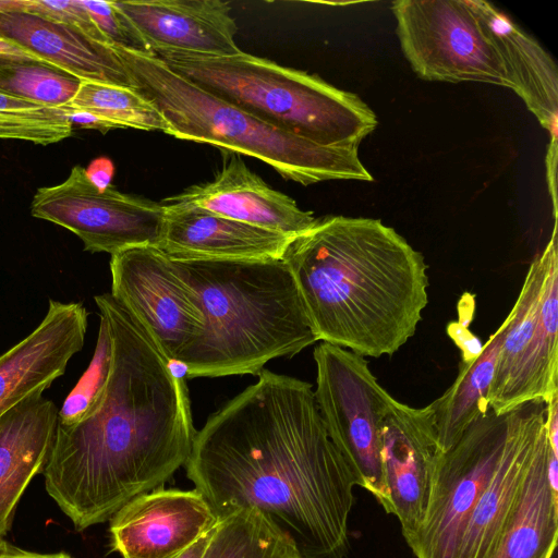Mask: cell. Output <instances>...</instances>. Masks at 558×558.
<instances>
[{"label": "cell", "instance_id": "6da1fadb", "mask_svg": "<svg viewBox=\"0 0 558 558\" xmlns=\"http://www.w3.org/2000/svg\"><path fill=\"white\" fill-rule=\"evenodd\" d=\"M196 432L186 476L218 518L255 509L301 558H343L360 478L329 437L312 384L263 369Z\"/></svg>", "mask_w": 558, "mask_h": 558}, {"label": "cell", "instance_id": "7a4b0ae2", "mask_svg": "<svg viewBox=\"0 0 558 558\" xmlns=\"http://www.w3.org/2000/svg\"><path fill=\"white\" fill-rule=\"evenodd\" d=\"M95 302L112 340L108 383L80 420L57 424L41 471L77 531L161 487L185 465L196 434L186 378L110 293Z\"/></svg>", "mask_w": 558, "mask_h": 558}, {"label": "cell", "instance_id": "3957f363", "mask_svg": "<svg viewBox=\"0 0 558 558\" xmlns=\"http://www.w3.org/2000/svg\"><path fill=\"white\" fill-rule=\"evenodd\" d=\"M317 341L364 357L391 356L428 304V266L379 219L317 218L283 256Z\"/></svg>", "mask_w": 558, "mask_h": 558}, {"label": "cell", "instance_id": "277c9868", "mask_svg": "<svg viewBox=\"0 0 558 558\" xmlns=\"http://www.w3.org/2000/svg\"><path fill=\"white\" fill-rule=\"evenodd\" d=\"M174 262L197 292L205 319L181 361L186 379L258 375L270 360L317 342L283 259Z\"/></svg>", "mask_w": 558, "mask_h": 558}, {"label": "cell", "instance_id": "5b68a950", "mask_svg": "<svg viewBox=\"0 0 558 558\" xmlns=\"http://www.w3.org/2000/svg\"><path fill=\"white\" fill-rule=\"evenodd\" d=\"M133 89L167 120L168 134L259 159L303 185L330 180L372 181L356 147L324 146L296 137L208 94L153 53L118 46Z\"/></svg>", "mask_w": 558, "mask_h": 558}, {"label": "cell", "instance_id": "8992f818", "mask_svg": "<svg viewBox=\"0 0 558 558\" xmlns=\"http://www.w3.org/2000/svg\"><path fill=\"white\" fill-rule=\"evenodd\" d=\"M151 53L208 94L315 144L359 148L378 124L356 94L265 58L243 51L221 57L165 49Z\"/></svg>", "mask_w": 558, "mask_h": 558}, {"label": "cell", "instance_id": "52a82bcc", "mask_svg": "<svg viewBox=\"0 0 558 558\" xmlns=\"http://www.w3.org/2000/svg\"><path fill=\"white\" fill-rule=\"evenodd\" d=\"M487 407L505 414L558 397L557 223L530 264L515 303L505 318Z\"/></svg>", "mask_w": 558, "mask_h": 558}, {"label": "cell", "instance_id": "ba28073f", "mask_svg": "<svg viewBox=\"0 0 558 558\" xmlns=\"http://www.w3.org/2000/svg\"><path fill=\"white\" fill-rule=\"evenodd\" d=\"M316 403L337 448L355 470L360 486L392 514L380 454L379 427L392 397L362 355L322 342L314 349Z\"/></svg>", "mask_w": 558, "mask_h": 558}, {"label": "cell", "instance_id": "9c48e42d", "mask_svg": "<svg viewBox=\"0 0 558 558\" xmlns=\"http://www.w3.org/2000/svg\"><path fill=\"white\" fill-rule=\"evenodd\" d=\"M518 409H487L433 466L420 527L409 545L415 558H456L469 517L493 476L512 433Z\"/></svg>", "mask_w": 558, "mask_h": 558}, {"label": "cell", "instance_id": "30bf717a", "mask_svg": "<svg viewBox=\"0 0 558 558\" xmlns=\"http://www.w3.org/2000/svg\"><path fill=\"white\" fill-rule=\"evenodd\" d=\"M391 10L403 54L422 80L511 89L502 60L466 0H398Z\"/></svg>", "mask_w": 558, "mask_h": 558}, {"label": "cell", "instance_id": "8fae6325", "mask_svg": "<svg viewBox=\"0 0 558 558\" xmlns=\"http://www.w3.org/2000/svg\"><path fill=\"white\" fill-rule=\"evenodd\" d=\"M31 213L73 232L85 251L113 255L137 246L157 247L165 208L112 185L100 191L89 182L85 168L76 165L62 183L36 191Z\"/></svg>", "mask_w": 558, "mask_h": 558}, {"label": "cell", "instance_id": "7c38bea8", "mask_svg": "<svg viewBox=\"0 0 558 558\" xmlns=\"http://www.w3.org/2000/svg\"><path fill=\"white\" fill-rule=\"evenodd\" d=\"M111 296L146 330L169 361L181 362L201 336L199 296L174 260L155 246L111 255Z\"/></svg>", "mask_w": 558, "mask_h": 558}, {"label": "cell", "instance_id": "4fadbf2b", "mask_svg": "<svg viewBox=\"0 0 558 558\" xmlns=\"http://www.w3.org/2000/svg\"><path fill=\"white\" fill-rule=\"evenodd\" d=\"M379 438L392 515L410 545L424 515L434 463L442 453L433 407L414 408L391 397L380 421Z\"/></svg>", "mask_w": 558, "mask_h": 558}, {"label": "cell", "instance_id": "5bb4252c", "mask_svg": "<svg viewBox=\"0 0 558 558\" xmlns=\"http://www.w3.org/2000/svg\"><path fill=\"white\" fill-rule=\"evenodd\" d=\"M218 522L213 507L195 488L159 487L133 498L113 514L111 548L122 558H172Z\"/></svg>", "mask_w": 558, "mask_h": 558}, {"label": "cell", "instance_id": "9a60e30c", "mask_svg": "<svg viewBox=\"0 0 558 558\" xmlns=\"http://www.w3.org/2000/svg\"><path fill=\"white\" fill-rule=\"evenodd\" d=\"M546 407L541 401L518 409L504 454L476 501L456 558H489L507 529L539 448L547 441Z\"/></svg>", "mask_w": 558, "mask_h": 558}, {"label": "cell", "instance_id": "2e32d148", "mask_svg": "<svg viewBox=\"0 0 558 558\" xmlns=\"http://www.w3.org/2000/svg\"><path fill=\"white\" fill-rule=\"evenodd\" d=\"M88 312L80 302L49 300L41 322L0 355V417L64 374L85 341Z\"/></svg>", "mask_w": 558, "mask_h": 558}, {"label": "cell", "instance_id": "e0dca14e", "mask_svg": "<svg viewBox=\"0 0 558 558\" xmlns=\"http://www.w3.org/2000/svg\"><path fill=\"white\" fill-rule=\"evenodd\" d=\"M157 246L173 260H279L295 236L236 221L186 202L163 199Z\"/></svg>", "mask_w": 558, "mask_h": 558}, {"label": "cell", "instance_id": "ac0fdd59", "mask_svg": "<svg viewBox=\"0 0 558 558\" xmlns=\"http://www.w3.org/2000/svg\"><path fill=\"white\" fill-rule=\"evenodd\" d=\"M149 49L203 56H232L238 26L231 7L220 0L113 1Z\"/></svg>", "mask_w": 558, "mask_h": 558}, {"label": "cell", "instance_id": "d6986e66", "mask_svg": "<svg viewBox=\"0 0 558 558\" xmlns=\"http://www.w3.org/2000/svg\"><path fill=\"white\" fill-rule=\"evenodd\" d=\"M0 40L81 81L133 88L118 46L76 27L0 8Z\"/></svg>", "mask_w": 558, "mask_h": 558}, {"label": "cell", "instance_id": "ffe728a7", "mask_svg": "<svg viewBox=\"0 0 558 558\" xmlns=\"http://www.w3.org/2000/svg\"><path fill=\"white\" fill-rule=\"evenodd\" d=\"M186 202L214 214L296 236L316 221L288 195L271 189L244 161L233 156L215 179L166 198Z\"/></svg>", "mask_w": 558, "mask_h": 558}, {"label": "cell", "instance_id": "44dd1931", "mask_svg": "<svg viewBox=\"0 0 558 558\" xmlns=\"http://www.w3.org/2000/svg\"><path fill=\"white\" fill-rule=\"evenodd\" d=\"M466 1L499 53L511 89L557 142L558 71L553 58L492 3Z\"/></svg>", "mask_w": 558, "mask_h": 558}, {"label": "cell", "instance_id": "7402d4cb", "mask_svg": "<svg viewBox=\"0 0 558 558\" xmlns=\"http://www.w3.org/2000/svg\"><path fill=\"white\" fill-rule=\"evenodd\" d=\"M59 409L43 395L24 400L0 417V538L16 506L49 457Z\"/></svg>", "mask_w": 558, "mask_h": 558}, {"label": "cell", "instance_id": "603a6c76", "mask_svg": "<svg viewBox=\"0 0 558 558\" xmlns=\"http://www.w3.org/2000/svg\"><path fill=\"white\" fill-rule=\"evenodd\" d=\"M548 439L525 477L513 515L489 558H551L558 537V495L546 477Z\"/></svg>", "mask_w": 558, "mask_h": 558}, {"label": "cell", "instance_id": "cb8c5ba5", "mask_svg": "<svg viewBox=\"0 0 558 558\" xmlns=\"http://www.w3.org/2000/svg\"><path fill=\"white\" fill-rule=\"evenodd\" d=\"M506 319L484 343L473 362H460L452 385L430 403L441 452L450 449L465 429L487 409V393L506 329Z\"/></svg>", "mask_w": 558, "mask_h": 558}, {"label": "cell", "instance_id": "d4e9b609", "mask_svg": "<svg viewBox=\"0 0 558 558\" xmlns=\"http://www.w3.org/2000/svg\"><path fill=\"white\" fill-rule=\"evenodd\" d=\"M202 558H301L292 538L255 509L219 519Z\"/></svg>", "mask_w": 558, "mask_h": 558}, {"label": "cell", "instance_id": "484cf974", "mask_svg": "<svg viewBox=\"0 0 558 558\" xmlns=\"http://www.w3.org/2000/svg\"><path fill=\"white\" fill-rule=\"evenodd\" d=\"M81 82L0 40L1 93L61 109L75 97Z\"/></svg>", "mask_w": 558, "mask_h": 558}, {"label": "cell", "instance_id": "4316f807", "mask_svg": "<svg viewBox=\"0 0 558 558\" xmlns=\"http://www.w3.org/2000/svg\"><path fill=\"white\" fill-rule=\"evenodd\" d=\"M64 108L90 112L117 128L169 132L159 110L135 89L82 81L72 101Z\"/></svg>", "mask_w": 558, "mask_h": 558}, {"label": "cell", "instance_id": "83f0119b", "mask_svg": "<svg viewBox=\"0 0 558 558\" xmlns=\"http://www.w3.org/2000/svg\"><path fill=\"white\" fill-rule=\"evenodd\" d=\"M65 111L0 92V140L26 141L38 145L58 143L72 135Z\"/></svg>", "mask_w": 558, "mask_h": 558}, {"label": "cell", "instance_id": "f1b7e54d", "mask_svg": "<svg viewBox=\"0 0 558 558\" xmlns=\"http://www.w3.org/2000/svg\"><path fill=\"white\" fill-rule=\"evenodd\" d=\"M96 348L89 366L69 393L58 413V423L80 420L101 398L110 373L112 340L105 316L100 315Z\"/></svg>", "mask_w": 558, "mask_h": 558}, {"label": "cell", "instance_id": "f546056e", "mask_svg": "<svg viewBox=\"0 0 558 558\" xmlns=\"http://www.w3.org/2000/svg\"><path fill=\"white\" fill-rule=\"evenodd\" d=\"M0 8L19 10L49 21L70 25L99 41L111 44L98 28L83 5L82 0H0Z\"/></svg>", "mask_w": 558, "mask_h": 558}, {"label": "cell", "instance_id": "4dcf8cb0", "mask_svg": "<svg viewBox=\"0 0 558 558\" xmlns=\"http://www.w3.org/2000/svg\"><path fill=\"white\" fill-rule=\"evenodd\" d=\"M82 3L111 44L150 53L141 36L114 7L113 1L82 0Z\"/></svg>", "mask_w": 558, "mask_h": 558}, {"label": "cell", "instance_id": "1f68e13d", "mask_svg": "<svg viewBox=\"0 0 558 558\" xmlns=\"http://www.w3.org/2000/svg\"><path fill=\"white\" fill-rule=\"evenodd\" d=\"M475 295L465 292L458 303V320L447 325V333L461 351V362H473L482 353L484 344L471 332L469 326L473 320Z\"/></svg>", "mask_w": 558, "mask_h": 558}, {"label": "cell", "instance_id": "d6a6232c", "mask_svg": "<svg viewBox=\"0 0 558 558\" xmlns=\"http://www.w3.org/2000/svg\"><path fill=\"white\" fill-rule=\"evenodd\" d=\"M89 182L98 190L104 191L111 185L114 173L112 161L106 157L94 159L85 169Z\"/></svg>", "mask_w": 558, "mask_h": 558}, {"label": "cell", "instance_id": "836d02e7", "mask_svg": "<svg viewBox=\"0 0 558 558\" xmlns=\"http://www.w3.org/2000/svg\"><path fill=\"white\" fill-rule=\"evenodd\" d=\"M65 111L69 120L73 124H77L82 128L87 129H96L102 132H106L108 130L114 129L112 124L109 122L102 120L101 118L84 111V110H77V109H71V108H61Z\"/></svg>", "mask_w": 558, "mask_h": 558}, {"label": "cell", "instance_id": "e575fe53", "mask_svg": "<svg viewBox=\"0 0 558 558\" xmlns=\"http://www.w3.org/2000/svg\"><path fill=\"white\" fill-rule=\"evenodd\" d=\"M546 407V434L548 445L553 452L558 454V397L545 404Z\"/></svg>", "mask_w": 558, "mask_h": 558}, {"label": "cell", "instance_id": "d590c367", "mask_svg": "<svg viewBox=\"0 0 558 558\" xmlns=\"http://www.w3.org/2000/svg\"><path fill=\"white\" fill-rule=\"evenodd\" d=\"M0 558H72L65 553L39 554L19 548L0 538Z\"/></svg>", "mask_w": 558, "mask_h": 558}, {"label": "cell", "instance_id": "8d00e7d4", "mask_svg": "<svg viewBox=\"0 0 558 558\" xmlns=\"http://www.w3.org/2000/svg\"><path fill=\"white\" fill-rule=\"evenodd\" d=\"M546 477L550 489L558 495V454L550 447L546 458Z\"/></svg>", "mask_w": 558, "mask_h": 558}, {"label": "cell", "instance_id": "74e56055", "mask_svg": "<svg viewBox=\"0 0 558 558\" xmlns=\"http://www.w3.org/2000/svg\"><path fill=\"white\" fill-rule=\"evenodd\" d=\"M213 531L209 532L207 535L203 536L202 538H199L191 547H189L187 549H185L184 551H182L181 554H179L172 558H202V556L209 543Z\"/></svg>", "mask_w": 558, "mask_h": 558}]
</instances>
